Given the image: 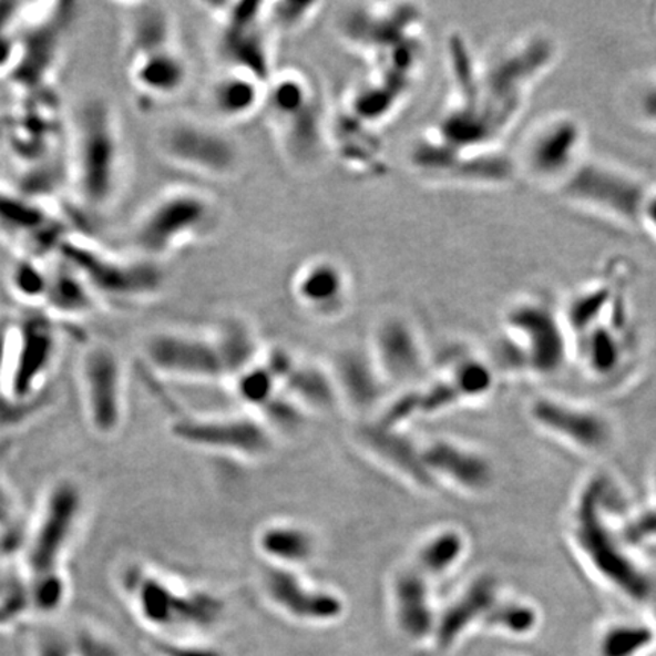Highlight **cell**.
<instances>
[{
    "mask_svg": "<svg viewBox=\"0 0 656 656\" xmlns=\"http://www.w3.org/2000/svg\"><path fill=\"white\" fill-rule=\"evenodd\" d=\"M421 450L433 479L438 474L470 491L486 490L491 485L492 469L481 454L447 441L432 442Z\"/></svg>",
    "mask_w": 656,
    "mask_h": 656,
    "instance_id": "obj_29",
    "label": "cell"
},
{
    "mask_svg": "<svg viewBox=\"0 0 656 656\" xmlns=\"http://www.w3.org/2000/svg\"><path fill=\"white\" fill-rule=\"evenodd\" d=\"M76 20L73 3L24 8L19 52L8 81L20 98L55 92L69 34Z\"/></svg>",
    "mask_w": 656,
    "mask_h": 656,
    "instance_id": "obj_6",
    "label": "cell"
},
{
    "mask_svg": "<svg viewBox=\"0 0 656 656\" xmlns=\"http://www.w3.org/2000/svg\"><path fill=\"white\" fill-rule=\"evenodd\" d=\"M655 488H656V479H655Z\"/></svg>",
    "mask_w": 656,
    "mask_h": 656,
    "instance_id": "obj_51",
    "label": "cell"
},
{
    "mask_svg": "<svg viewBox=\"0 0 656 656\" xmlns=\"http://www.w3.org/2000/svg\"><path fill=\"white\" fill-rule=\"evenodd\" d=\"M498 602V585L491 577H481L473 582L457 601L438 614L432 638L437 649H453L471 626L485 623L488 614Z\"/></svg>",
    "mask_w": 656,
    "mask_h": 656,
    "instance_id": "obj_27",
    "label": "cell"
},
{
    "mask_svg": "<svg viewBox=\"0 0 656 656\" xmlns=\"http://www.w3.org/2000/svg\"><path fill=\"white\" fill-rule=\"evenodd\" d=\"M69 180L85 212L112 208L122 194L126 150L122 123L105 98L82 100L68 119Z\"/></svg>",
    "mask_w": 656,
    "mask_h": 656,
    "instance_id": "obj_1",
    "label": "cell"
},
{
    "mask_svg": "<svg viewBox=\"0 0 656 656\" xmlns=\"http://www.w3.org/2000/svg\"><path fill=\"white\" fill-rule=\"evenodd\" d=\"M219 27V51L227 68L254 73L269 81L274 75L270 24L266 3H208Z\"/></svg>",
    "mask_w": 656,
    "mask_h": 656,
    "instance_id": "obj_13",
    "label": "cell"
},
{
    "mask_svg": "<svg viewBox=\"0 0 656 656\" xmlns=\"http://www.w3.org/2000/svg\"><path fill=\"white\" fill-rule=\"evenodd\" d=\"M647 186L633 172L586 157L560 191L572 203L629 227H638Z\"/></svg>",
    "mask_w": 656,
    "mask_h": 656,
    "instance_id": "obj_11",
    "label": "cell"
},
{
    "mask_svg": "<svg viewBox=\"0 0 656 656\" xmlns=\"http://www.w3.org/2000/svg\"><path fill=\"white\" fill-rule=\"evenodd\" d=\"M258 588L270 608L298 625L330 626L347 613L342 594L310 581L299 570L265 564Z\"/></svg>",
    "mask_w": 656,
    "mask_h": 656,
    "instance_id": "obj_14",
    "label": "cell"
},
{
    "mask_svg": "<svg viewBox=\"0 0 656 656\" xmlns=\"http://www.w3.org/2000/svg\"><path fill=\"white\" fill-rule=\"evenodd\" d=\"M254 543L266 565L299 572L315 563L319 553L317 532L295 520H274L266 523L258 529Z\"/></svg>",
    "mask_w": 656,
    "mask_h": 656,
    "instance_id": "obj_26",
    "label": "cell"
},
{
    "mask_svg": "<svg viewBox=\"0 0 656 656\" xmlns=\"http://www.w3.org/2000/svg\"><path fill=\"white\" fill-rule=\"evenodd\" d=\"M609 314V327H593L584 334V358L598 376L609 375L622 362V342L615 336V331H622L626 324V305L622 294L615 298Z\"/></svg>",
    "mask_w": 656,
    "mask_h": 656,
    "instance_id": "obj_34",
    "label": "cell"
},
{
    "mask_svg": "<svg viewBox=\"0 0 656 656\" xmlns=\"http://www.w3.org/2000/svg\"><path fill=\"white\" fill-rule=\"evenodd\" d=\"M606 483L594 479L582 491L576 510V541L596 572L631 601L646 602L652 597V584L645 573L623 552L613 532L604 522Z\"/></svg>",
    "mask_w": 656,
    "mask_h": 656,
    "instance_id": "obj_7",
    "label": "cell"
},
{
    "mask_svg": "<svg viewBox=\"0 0 656 656\" xmlns=\"http://www.w3.org/2000/svg\"><path fill=\"white\" fill-rule=\"evenodd\" d=\"M49 262L18 257L8 273L7 285L12 297L32 310H41L47 298Z\"/></svg>",
    "mask_w": 656,
    "mask_h": 656,
    "instance_id": "obj_37",
    "label": "cell"
},
{
    "mask_svg": "<svg viewBox=\"0 0 656 656\" xmlns=\"http://www.w3.org/2000/svg\"><path fill=\"white\" fill-rule=\"evenodd\" d=\"M219 221V205L199 187L167 188L146 205L131 228L133 253L162 264L164 258L205 239Z\"/></svg>",
    "mask_w": 656,
    "mask_h": 656,
    "instance_id": "obj_5",
    "label": "cell"
},
{
    "mask_svg": "<svg viewBox=\"0 0 656 656\" xmlns=\"http://www.w3.org/2000/svg\"><path fill=\"white\" fill-rule=\"evenodd\" d=\"M281 389L309 416L340 409L338 392L326 363L298 359Z\"/></svg>",
    "mask_w": 656,
    "mask_h": 656,
    "instance_id": "obj_32",
    "label": "cell"
},
{
    "mask_svg": "<svg viewBox=\"0 0 656 656\" xmlns=\"http://www.w3.org/2000/svg\"><path fill=\"white\" fill-rule=\"evenodd\" d=\"M532 416L539 424L586 450L602 449L609 441V426L597 413L556 400H539Z\"/></svg>",
    "mask_w": 656,
    "mask_h": 656,
    "instance_id": "obj_28",
    "label": "cell"
},
{
    "mask_svg": "<svg viewBox=\"0 0 656 656\" xmlns=\"http://www.w3.org/2000/svg\"><path fill=\"white\" fill-rule=\"evenodd\" d=\"M465 552V540L457 531L434 533L418 549L413 567L426 577L442 576L461 561Z\"/></svg>",
    "mask_w": 656,
    "mask_h": 656,
    "instance_id": "obj_36",
    "label": "cell"
},
{
    "mask_svg": "<svg viewBox=\"0 0 656 656\" xmlns=\"http://www.w3.org/2000/svg\"><path fill=\"white\" fill-rule=\"evenodd\" d=\"M485 625L500 633L524 637L539 625V614L533 606L523 602H498L488 614Z\"/></svg>",
    "mask_w": 656,
    "mask_h": 656,
    "instance_id": "obj_41",
    "label": "cell"
},
{
    "mask_svg": "<svg viewBox=\"0 0 656 656\" xmlns=\"http://www.w3.org/2000/svg\"><path fill=\"white\" fill-rule=\"evenodd\" d=\"M387 383H410L424 367L417 331L401 317H385L377 322L368 347Z\"/></svg>",
    "mask_w": 656,
    "mask_h": 656,
    "instance_id": "obj_21",
    "label": "cell"
},
{
    "mask_svg": "<svg viewBox=\"0 0 656 656\" xmlns=\"http://www.w3.org/2000/svg\"><path fill=\"white\" fill-rule=\"evenodd\" d=\"M656 539V508L643 512L626 529V540L638 544L643 541Z\"/></svg>",
    "mask_w": 656,
    "mask_h": 656,
    "instance_id": "obj_45",
    "label": "cell"
},
{
    "mask_svg": "<svg viewBox=\"0 0 656 656\" xmlns=\"http://www.w3.org/2000/svg\"><path fill=\"white\" fill-rule=\"evenodd\" d=\"M121 586L139 621L162 638L196 637L215 629L227 613L221 594L204 586L180 584L145 565L123 570Z\"/></svg>",
    "mask_w": 656,
    "mask_h": 656,
    "instance_id": "obj_2",
    "label": "cell"
},
{
    "mask_svg": "<svg viewBox=\"0 0 656 656\" xmlns=\"http://www.w3.org/2000/svg\"><path fill=\"white\" fill-rule=\"evenodd\" d=\"M155 649L160 656H227L223 650L192 638H160Z\"/></svg>",
    "mask_w": 656,
    "mask_h": 656,
    "instance_id": "obj_44",
    "label": "cell"
},
{
    "mask_svg": "<svg viewBox=\"0 0 656 656\" xmlns=\"http://www.w3.org/2000/svg\"><path fill=\"white\" fill-rule=\"evenodd\" d=\"M639 109H642L639 112L646 121L656 125V76L652 78L643 90L642 98H639Z\"/></svg>",
    "mask_w": 656,
    "mask_h": 656,
    "instance_id": "obj_47",
    "label": "cell"
},
{
    "mask_svg": "<svg viewBox=\"0 0 656 656\" xmlns=\"http://www.w3.org/2000/svg\"><path fill=\"white\" fill-rule=\"evenodd\" d=\"M143 359L155 375L191 381L225 380L223 360L212 330L162 328L143 340Z\"/></svg>",
    "mask_w": 656,
    "mask_h": 656,
    "instance_id": "obj_15",
    "label": "cell"
},
{
    "mask_svg": "<svg viewBox=\"0 0 656 656\" xmlns=\"http://www.w3.org/2000/svg\"><path fill=\"white\" fill-rule=\"evenodd\" d=\"M212 334L223 360L225 380L235 379L244 369L256 363L264 352L256 328L244 318H225L212 327Z\"/></svg>",
    "mask_w": 656,
    "mask_h": 656,
    "instance_id": "obj_33",
    "label": "cell"
},
{
    "mask_svg": "<svg viewBox=\"0 0 656 656\" xmlns=\"http://www.w3.org/2000/svg\"><path fill=\"white\" fill-rule=\"evenodd\" d=\"M283 155L294 166L310 167L330 147V129L318 85L298 69L274 72L264 110Z\"/></svg>",
    "mask_w": 656,
    "mask_h": 656,
    "instance_id": "obj_3",
    "label": "cell"
},
{
    "mask_svg": "<svg viewBox=\"0 0 656 656\" xmlns=\"http://www.w3.org/2000/svg\"><path fill=\"white\" fill-rule=\"evenodd\" d=\"M655 631H656V596H655Z\"/></svg>",
    "mask_w": 656,
    "mask_h": 656,
    "instance_id": "obj_49",
    "label": "cell"
},
{
    "mask_svg": "<svg viewBox=\"0 0 656 656\" xmlns=\"http://www.w3.org/2000/svg\"><path fill=\"white\" fill-rule=\"evenodd\" d=\"M24 8L27 3L0 2V78L7 80L18 59Z\"/></svg>",
    "mask_w": 656,
    "mask_h": 656,
    "instance_id": "obj_40",
    "label": "cell"
},
{
    "mask_svg": "<svg viewBox=\"0 0 656 656\" xmlns=\"http://www.w3.org/2000/svg\"><path fill=\"white\" fill-rule=\"evenodd\" d=\"M125 10V55L176 43L175 23L162 3H130Z\"/></svg>",
    "mask_w": 656,
    "mask_h": 656,
    "instance_id": "obj_31",
    "label": "cell"
},
{
    "mask_svg": "<svg viewBox=\"0 0 656 656\" xmlns=\"http://www.w3.org/2000/svg\"><path fill=\"white\" fill-rule=\"evenodd\" d=\"M266 88L268 81L260 76L227 68L208 89V109L223 126L248 121L264 110Z\"/></svg>",
    "mask_w": 656,
    "mask_h": 656,
    "instance_id": "obj_25",
    "label": "cell"
},
{
    "mask_svg": "<svg viewBox=\"0 0 656 656\" xmlns=\"http://www.w3.org/2000/svg\"><path fill=\"white\" fill-rule=\"evenodd\" d=\"M229 383H232L233 391H235L240 403H244L246 408L254 410V412L264 408L281 389L276 377L273 376V372L262 360V356L256 363L244 369Z\"/></svg>",
    "mask_w": 656,
    "mask_h": 656,
    "instance_id": "obj_38",
    "label": "cell"
},
{
    "mask_svg": "<svg viewBox=\"0 0 656 656\" xmlns=\"http://www.w3.org/2000/svg\"><path fill=\"white\" fill-rule=\"evenodd\" d=\"M126 71L134 92L147 102L172 100L186 88L191 69L178 44H167L126 57Z\"/></svg>",
    "mask_w": 656,
    "mask_h": 656,
    "instance_id": "obj_23",
    "label": "cell"
},
{
    "mask_svg": "<svg viewBox=\"0 0 656 656\" xmlns=\"http://www.w3.org/2000/svg\"><path fill=\"white\" fill-rule=\"evenodd\" d=\"M254 416L264 422L276 440L278 437H293L301 432L309 418V413L297 401L290 399L283 389L264 408L254 412Z\"/></svg>",
    "mask_w": 656,
    "mask_h": 656,
    "instance_id": "obj_39",
    "label": "cell"
},
{
    "mask_svg": "<svg viewBox=\"0 0 656 656\" xmlns=\"http://www.w3.org/2000/svg\"><path fill=\"white\" fill-rule=\"evenodd\" d=\"M84 510V494L76 483L61 481L48 492L27 553L32 577L61 573V561L75 539Z\"/></svg>",
    "mask_w": 656,
    "mask_h": 656,
    "instance_id": "obj_16",
    "label": "cell"
},
{
    "mask_svg": "<svg viewBox=\"0 0 656 656\" xmlns=\"http://www.w3.org/2000/svg\"><path fill=\"white\" fill-rule=\"evenodd\" d=\"M88 283L61 258L49 262L47 298L41 311L57 319H76L92 315L100 307Z\"/></svg>",
    "mask_w": 656,
    "mask_h": 656,
    "instance_id": "obj_30",
    "label": "cell"
},
{
    "mask_svg": "<svg viewBox=\"0 0 656 656\" xmlns=\"http://www.w3.org/2000/svg\"><path fill=\"white\" fill-rule=\"evenodd\" d=\"M80 388L85 418L93 432L114 437L126 416L125 369L112 348L92 346L82 355Z\"/></svg>",
    "mask_w": 656,
    "mask_h": 656,
    "instance_id": "obj_17",
    "label": "cell"
},
{
    "mask_svg": "<svg viewBox=\"0 0 656 656\" xmlns=\"http://www.w3.org/2000/svg\"><path fill=\"white\" fill-rule=\"evenodd\" d=\"M290 294L311 317L331 321L350 307L352 280L346 266L328 256L311 257L290 278Z\"/></svg>",
    "mask_w": 656,
    "mask_h": 656,
    "instance_id": "obj_18",
    "label": "cell"
},
{
    "mask_svg": "<svg viewBox=\"0 0 656 656\" xmlns=\"http://www.w3.org/2000/svg\"><path fill=\"white\" fill-rule=\"evenodd\" d=\"M72 235L75 232L55 205L41 203L12 186H0V240L18 257L52 260Z\"/></svg>",
    "mask_w": 656,
    "mask_h": 656,
    "instance_id": "obj_10",
    "label": "cell"
},
{
    "mask_svg": "<svg viewBox=\"0 0 656 656\" xmlns=\"http://www.w3.org/2000/svg\"><path fill=\"white\" fill-rule=\"evenodd\" d=\"M451 380L457 385L463 399H475L490 391L492 385L491 369L481 360H463L454 369Z\"/></svg>",
    "mask_w": 656,
    "mask_h": 656,
    "instance_id": "obj_43",
    "label": "cell"
},
{
    "mask_svg": "<svg viewBox=\"0 0 656 656\" xmlns=\"http://www.w3.org/2000/svg\"><path fill=\"white\" fill-rule=\"evenodd\" d=\"M57 257L88 283L100 305L129 309L157 298L164 285L162 264L139 254H117L89 239L72 235Z\"/></svg>",
    "mask_w": 656,
    "mask_h": 656,
    "instance_id": "obj_4",
    "label": "cell"
},
{
    "mask_svg": "<svg viewBox=\"0 0 656 656\" xmlns=\"http://www.w3.org/2000/svg\"><path fill=\"white\" fill-rule=\"evenodd\" d=\"M319 3H266V18L273 30L298 31L318 14Z\"/></svg>",
    "mask_w": 656,
    "mask_h": 656,
    "instance_id": "obj_42",
    "label": "cell"
},
{
    "mask_svg": "<svg viewBox=\"0 0 656 656\" xmlns=\"http://www.w3.org/2000/svg\"><path fill=\"white\" fill-rule=\"evenodd\" d=\"M326 365L338 392L340 409L350 410L362 421L369 420L387 396L388 383L368 348H340Z\"/></svg>",
    "mask_w": 656,
    "mask_h": 656,
    "instance_id": "obj_20",
    "label": "cell"
},
{
    "mask_svg": "<svg viewBox=\"0 0 656 656\" xmlns=\"http://www.w3.org/2000/svg\"><path fill=\"white\" fill-rule=\"evenodd\" d=\"M510 331L522 340V355L540 375H553L563 367L567 342L560 319L539 301L516 303L506 315Z\"/></svg>",
    "mask_w": 656,
    "mask_h": 656,
    "instance_id": "obj_19",
    "label": "cell"
},
{
    "mask_svg": "<svg viewBox=\"0 0 656 656\" xmlns=\"http://www.w3.org/2000/svg\"><path fill=\"white\" fill-rule=\"evenodd\" d=\"M163 158L192 174L228 178L239 170L240 147L225 126L199 119H174L158 131Z\"/></svg>",
    "mask_w": 656,
    "mask_h": 656,
    "instance_id": "obj_9",
    "label": "cell"
},
{
    "mask_svg": "<svg viewBox=\"0 0 656 656\" xmlns=\"http://www.w3.org/2000/svg\"><path fill=\"white\" fill-rule=\"evenodd\" d=\"M355 438L369 457L404 475L410 482L421 488L433 485L434 479L422 459V450L400 428L369 418L356 429Z\"/></svg>",
    "mask_w": 656,
    "mask_h": 656,
    "instance_id": "obj_24",
    "label": "cell"
},
{
    "mask_svg": "<svg viewBox=\"0 0 656 656\" xmlns=\"http://www.w3.org/2000/svg\"><path fill=\"white\" fill-rule=\"evenodd\" d=\"M656 645L654 626L639 622H618L598 635L597 656H643Z\"/></svg>",
    "mask_w": 656,
    "mask_h": 656,
    "instance_id": "obj_35",
    "label": "cell"
},
{
    "mask_svg": "<svg viewBox=\"0 0 656 656\" xmlns=\"http://www.w3.org/2000/svg\"><path fill=\"white\" fill-rule=\"evenodd\" d=\"M3 324H0V331H2Z\"/></svg>",
    "mask_w": 656,
    "mask_h": 656,
    "instance_id": "obj_50",
    "label": "cell"
},
{
    "mask_svg": "<svg viewBox=\"0 0 656 656\" xmlns=\"http://www.w3.org/2000/svg\"><path fill=\"white\" fill-rule=\"evenodd\" d=\"M171 434L182 444L207 453L244 461H264L276 450L277 440L254 413L227 417L180 416Z\"/></svg>",
    "mask_w": 656,
    "mask_h": 656,
    "instance_id": "obj_12",
    "label": "cell"
},
{
    "mask_svg": "<svg viewBox=\"0 0 656 656\" xmlns=\"http://www.w3.org/2000/svg\"><path fill=\"white\" fill-rule=\"evenodd\" d=\"M638 227L656 242V187L647 188L645 201L639 211Z\"/></svg>",
    "mask_w": 656,
    "mask_h": 656,
    "instance_id": "obj_46",
    "label": "cell"
},
{
    "mask_svg": "<svg viewBox=\"0 0 656 656\" xmlns=\"http://www.w3.org/2000/svg\"><path fill=\"white\" fill-rule=\"evenodd\" d=\"M389 606L393 626L413 643L432 639L438 613L432 602L428 577L416 567H403L392 574Z\"/></svg>",
    "mask_w": 656,
    "mask_h": 656,
    "instance_id": "obj_22",
    "label": "cell"
},
{
    "mask_svg": "<svg viewBox=\"0 0 656 656\" xmlns=\"http://www.w3.org/2000/svg\"><path fill=\"white\" fill-rule=\"evenodd\" d=\"M11 129V113L0 112V154L8 151V142H10Z\"/></svg>",
    "mask_w": 656,
    "mask_h": 656,
    "instance_id": "obj_48",
    "label": "cell"
},
{
    "mask_svg": "<svg viewBox=\"0 0 656 656\" xmlns=\"http://www.w3.org/2000/svg\"><path fill=\"white\" fill-rule=\"evenodd\" d=\"M584 123L568 113L549 114L527 131L515 170L544 187L561 188L585 162Z\"/></svg>",
    "mask_w": 656,
    "mask_h": 656,
    "instance_id": "obj_8",
    "label": "cell"
}]
</instances>
